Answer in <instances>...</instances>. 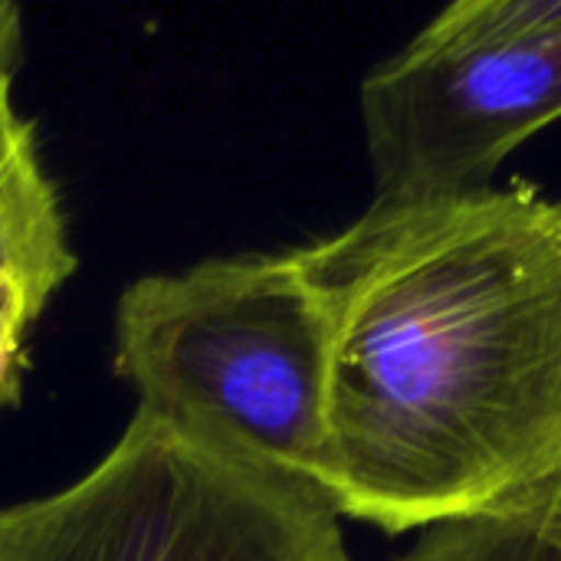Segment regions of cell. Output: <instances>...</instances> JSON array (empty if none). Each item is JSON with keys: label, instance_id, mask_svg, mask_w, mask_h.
Returning a JSON list of instances; mask_svg holds the SVG:
<instances>
[{"label": "cell", "instance_id": "cell-6", "mask_svg": "<svg viewBox=\"0 0 561 561\" xmlns=\"http://www.w3.org/2000/svg\"><path fill=\"white\" fill-rule=\"evenodd\" d=\"M391 561H561V480L473 519L427 529Z\"/></svg>", "mask_w": 561, "mask_h": 561}, {"label": "cell", "instance_id": "cell-2", "mask_svg": "<svg viewBox=\"0 0 561 561\" xmlns=\"http://www.w3.org/2000/svg\"><path fill=\"white\" fill-rule=\"evenodd\" d=\"M112 362L138 411L319 493L325 332L293 250L135 279Z\"/></svg>", "mask_w": 561, "mask_h": 561}, {"label": "cell", "instance_id": "cell-4", "mask_svg": "<svg viewBox=\"0 0 561 561\" xmlns=\"http://www.w3.org/2000/svg\"><path fill=\"white\" fill-rule=\"evenodd\" d=\"M375 201L490 187L561 118V33L457 39L421 30L358 89Z\"/></svg>", "mask_w": 561, "mask_h": 561}, {"label": "cell", "instance_id": "cell-7", "mask_svg": "<svg viewBox=\"0 0 561 561\" xmlns=\"http://www.w3.org/2000/svg\"><path fill=\"white\" fill-rule=\"evenodd\" d=\"M33 316L23 296L0 283V414L20 401L23 375H26V332Z\"/></svg>", "mask_w": 561, "mask_h": 561}, {"label": "cell", "instance_id": "cell-8", "mask_svg": "<svg viewBox=\"0 0 561 561\" xmlns=\"http://www.w3.org/2000/svg\"><path fill=\"white\" fill-rule=\"evenodd\" d=\"M23 59V16L20 7L0 0V72H16Z\"/></svg>", "mask_w": 561, "mask_h": 561}, {"label": "cell", "instance_id": "cell-3", "mask_svg": "<svg viewBox=\"0 0 561 561\" xmlns=\"http://www.w3.org/2000/svg\"><path fill=\"white\" fill-rule=\"evenodd\" d=\"M309 486L135 408L76 483L0 510V561H352Z\"/></svg>", "mask_w": 561, "mask_h": 561}, {"label": "cell", "instance_id": "cell-1", "mask_svg": "<svg viewBox=\"0 0 561 561\" xmlns=\"http://www.w3.org/2000/svg\"><path fill=\"white\" fill-rule=\"evenodd\" d=\"M293 253L325 332L339 519L421 536L561 480V197H371Z\"/></svg>", "mask_w": 561, "mask_h": 561}, {"label": "cell", "instance_id": "cell-5", "mask_svg": "<svg viewBox=\"0 0 561 561\" xmlns=\"http://www.w3.org/2000/svg\"><path fill=\"white\" fill-rule=\"evenodd\" d=\"M13 76L0 72V283L23 296L36 322L72 276L76 253L36 128L13 105Z\"/></svg>", "mask_w": 561, "mask_h": 561}]
</instances>
